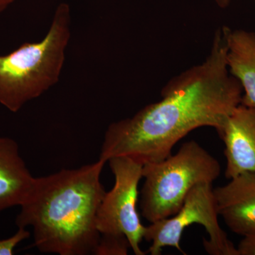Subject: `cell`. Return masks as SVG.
Wrapping results in <instances>:
<instances>
[{
  "label": "cell",
  "instance_id": "6da1fadb",
  "mask_svg": "<svg viewBox=\"0 0 255 255\" xmlns=\"http://www.w3.org/2000/svg\"><path fill=\"white\" fill-rule=\"evenodd\" d=\"M226 58L222 28L215 33L206 60L169 80L160 100L109 126L99 159L107 162L127 156L142 164L159 162L192 130L208 127L219 132L243 97V88L230 73Z\"/></svg>",
  "mask_w": 255,
  "mask_h": 255
},
{
  "label": "cell",
  "instance_id": "7a4b0ae2",
  "mask_svg": "<svg viewBox=\"0 0 255 255\" xmlns=\"http://www.w3.org/2000/svg\"><path fill=\"white\" fill-rule=\"evenodd\" d=\"M106 162L35 177L15 224L31 228L33 246L43 253L95 254L100 233L96 220L106 192L101 182Z\"/></svg>",
  "mask_w": 255,
  "mask_h": 255
},
{
  "label": "cell",
  "instance_id": "3957f363",
  "mask_svg": "<svg viewBox=\"0 0 255 255\" xmlns=\"http://www.w3.org/2000/svg\"><path fill=\"white\" fill-rule=\"evenodd\" d=\"M71 37V14L58 5L46 36L0 55V105L13 113L55 86L61 76Z\"/></svg>",
  "mask_w": 255,
  "mask_h": 255
},
{
  "label": "cell",
  "instance_id": "277c9868",
  "mask_svg": "<svg viewBox=\"0 0 255 255\" xmlns=\"http://www.w3.org/2000/svg\"><path fill=\"white\" fill-rule=\"evenodd\" d=\"M221 171L219 161L194 140L167 158L144 164L139 200L142 217L152 223L173 216L194 186L213 184Z\"/></svg>",
  "mask_w": 255,
  "mask_h": 255
},
{
  "label": "cell",
  "instance_id": "5b68a950",
  "mask_svg": "<svg viewBox=\"0 0 255 255\" xmlns=\"http://www.w3.org/2000/svg\"><path fill=\"white\" fill-rule=\"evenodd\" d=\"M219 217L212 184H196L175 214L145 226L143 239L151 243L147 252L151 255H159L162 248L172 247L186 255L181 248V238L184 230L195 223L204 226L209 234V239L204 238L203 241L206 253L213 255H239L237 247L220 226Z\"/></svg>",
  "mask_w": 255,
  "mask_h": 255
},
{
  "label": "cell",
  "instance_id": "8992f818",
  "mask_svg": "<svg viewBox=\"0 0 255 255\" xmlns=\"http://www.w3.org/2000/svg\"><path fill=\"white\" fill-rule=\"evenodd\" d=\"M108 162L115 182L106 192L97 211V230L100 235L127 236L134 254L145 255L140 249L145 226L137 211L143 164L127 156L112 157Z\"/></svg>",
  "mask_w": 255,
  "mask_h": 255
},
{
  "label": "cell",
  "instance_id": "52a82bcc",
  "mask_svg": "<svg viewBox=\"0 0 255 255\" xmlns=\"http://www.w3.org/2000/svg\"><path fill=\"white\" fill-rule=\"evenodd\" d=\"M217 132L225 144L226 177L255 172V107L238 105Z\"/></svg>",
  "mask_w": 255,
  "mask_h": 255
},
{
  "label": "cell",
  "instance_id": "ba28073f",
  "mask_svg": "<svg viewBox=\"0 0 255 255\" xmlns=\"http://www.w3.org/2000/svg\"><path fill=\"white\" fill-rule=\"evenodd\" d=\"M214 189L219 216L232 232L255 234V172H245Z\"/></svg>",
  "mask_w": 255,
  "mask_h": 255
},
{
  "label": "cell",
  "instance_id": "9c48e42d",
  "mask_svg": "<svg viewBox=\"0 0 255 255\" xmlns=\"http://www.w3.org/2000/svg\"><path fill=\"white\" fill-rule=\"evenodd\" d=\"M32 175L12 138L0 137V212L23 204L31 191Z\"/></svg>",
  "mask_w": 255,
  "mask_h": 255
},
{
  "label": "cell",
  "instance_id": "30bf717a",
  "mask_svg": "<svg viewBox=\"0 0 255 255\" xmlns=\"http://www.w3.org/2000/svg\"><path fill=\"white\" fill-rule=\"evenodd\" d=\"M230 73L243 88L241 104L255 107V32L223 26Z\"/></svg>",
  "mask_w": 255,
  "mask_h": 255
},
{
  "label": "cell",
  "instance_id": "8fae6325",
  "mask_svg": "<svg viewBox=\"0 0 255 255\" xmlns=\"http://www.w3.org/2000/svg\"><path fill=\"white\" fill-rule=\"evenodd\" d=\"M130 246L124 235H100L95 255H127Z\"/></svg>",
  "mask_w": 255,
  "mask_h": 255
},
{
  "label": "cell",
  "instance_id": "7c38bea8",
  "mask_svg": "<svg viewBox=\"0 0 255 255\" xmlns=\"http://www.w3.org/2000/svg\"><path fill=\"white\" fill-rule=\"evenodd\" d=\"M31 236V232L26 228H18L17 232L11 237L0 240V255H14V250L21 242Z\"/></svg>",
  "mask_w": 255,
  "mask_h": 255
},
{
  "label": "cell",
  "instance_id": "4fadbf2b",
  "mask_svg": "<svg viewBox=\"0 0 255 255\" xmlns=\"http://www.w3.org/2000/svg\"><path fill=\"white\" fill-rule=\"evenodd\" d=\"M237 249L239 255H255V234L243 237Z\"/></svg>",
  "mask_w": 255,
  "mask_h": 255
},
{
  "label": "cell",
  "instance_id": "5bb4252c",
  "mask_svg": "<svg viewBox=\"0 0 255 255\" xmlns=\"http://www.w3.org/2000/svg\"><path fill=\"white\" fill-rule=\"evenodd\" d=\"M16 0H0V14L7 9Z\"/></svg>",
  "mask_w": 255,
  "mask_h": 255
},
{
  "label": "cell",
  "instance_id": "9a60e30c",
  "mask_svg": "<svg viewBox=\"0 0 255 255\" xmlns=\"http://www.w3.org/2000/svg\"><path fill=\"white\" fill-rule=\"evenodd\" d=\"M221 7L225 8L229 5L231 0H215Z\"/></svg>",
  "mask_w": 255,
  "mask_h": 255
}]
</instances>
